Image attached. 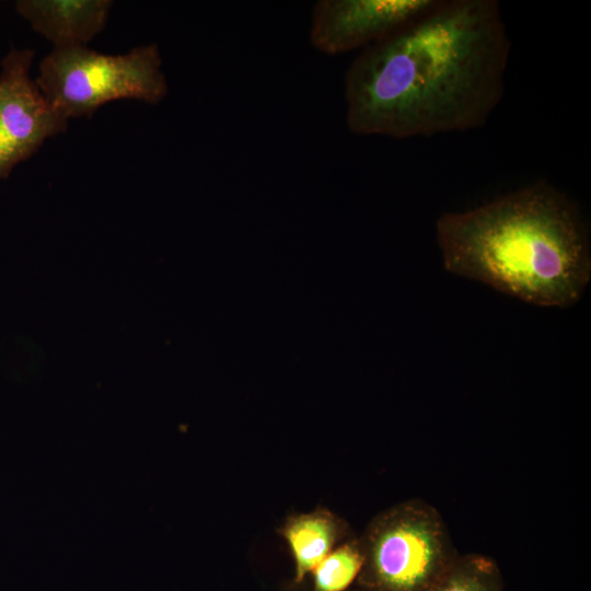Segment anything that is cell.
I'll return each instance as SVG.
<instances>
[{"instance_id":"cell-10","label":"cell","mask_w":591,"mask_h":591,"mask_svg":"<svg viewBox=\"0 0 591 591\" xmlns=\"http://www.w3.org/2000/svg\"><path fill=\"white\" fill-rule=\"evenodd\" d=\"M363 560L360 541L333 549L313 570L315 591H345L358 577Z\"/></svg>"},{"instance_id":"cell-3","label":"cell","mask_w":591,"mask_h":591,"mask_svg":"<svg viewBox=\"0 0 591 591\" xmlns=\"http://www.w3.org/2000/svg\"><path fill=\"white\" fill-rule=\"evenodd\" d=\"M35 82L48 103L68 120L91 117L102 105L123 99L158 104L169 93L157 44L108 55L88 46L54 49Z\"/></svg>"},{"instance_id":"cell-7","label":"cell","mask_w":591,"mask_h":591,"mask_svg":"<svg viewBox=\"0 0 591 591\" xmlns=\"http://www.w3.org/2000/svg\"><path fill=\"white\" fill-rule=\"evenodd\" d=\"M111 0H18L20 16L54 49L88 46L105 27Z\"/></svg>"},{"instance_id":"cell-1","label":"cell","mask_w":591,"mask_h":591,"mask_svg":"<svg viewBox=\"0 0 591 591\" xmlns=\"http://www.w3.org/2000/svg\"><path fill=\"white\" fill-rule=\"evenodd\" d=\"M510 47L498 1L437 0L351 61L347 128L406 139L482 127L502 99Z\"/></svg>"},{"instance_id":"cell-2","label":"cell","mask_w":591,"mask_h":591,"mask_svg":"<svg viewBox=\"0 0 591 591\" xmlns=\"http://www.w3.org/2000/svg\"><path fill=\"white\" fill-rule=\"evenodd\" d=\"M444 267L524 302L567 308L591 277L590 242L577 206L540 181L436 223Z\"/></svg>"},{"instance_id":"cell-8","label":"cell","mask_w":591,"mask_h":591,"mask_svg":"<svg viewBox=\"0 0 591 591\" xmlns=\"http://www.w3.org/2000/svg\"><path fill=\"white\" fill-rule=\"evenodd\" d=\"M296 564V580L301 581L333 551L340 535L339 520L326 510L288 518L281 529Z\"/></svg>"},{"instance_id":"cell-4","label":"cell","mask_w":591,"mask_h":591,"mask_svg":"<svg viewBox=\"0 0 591 591\" xmlns=\"http://www.w3.org/2000/svg\"><path fill=\"white\" fill-rule=\"evenodd\" d=\"M360 542L361 591H428L457 555L440 513L419 499L380 513Z\"/></svg>"},{"instance_id":"cell-6","label":"cell","mask_w":591,"mask_h":591,"mask_svg":"<svg viewBox=\"0 0 591 591\" xmlns=\"http://www.w3.org/2000/svg\"><path fill=\"white\" fill-rule=\"evenodd\" d=\"M437 0H320L312 10L309 39L335 56L383 39L436 4Z\"/></svg>"},{"instance_id":"cell-9","label":"cell","mask_w":591,"mask_h":591,"mask_svg":"<svg viewBox=\"0 0 591 591\" xmlns=\"http://www.w3.org/2000/svg\"><path fill=\"white\" fill-rule=\"evenodd\" d=\"M428 591H503L495 560L480 554L456 555Z\"/></svg>"},{"instance_id":"cell-5","label":"cell","mask_w":591,"mask_h":591,"mask_svg":"<svg viewBox=\"0 0 591 591\" xmlns=\"http://www.w3.org/2000/svg\"><path fill=\"white\" fill-rule=\"evenodd\" d=\"M34 58L35 50L12 46L1 59L0 181L68 127L31 76Z\"/></svg>"}]
</instances>
